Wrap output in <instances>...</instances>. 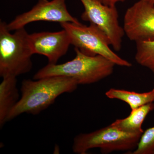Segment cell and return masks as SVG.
I'll return each instance as SVG.
<instances>
[{
    "label": "cell",
    "instance_id": "e0dca14e",
    "mask_svg": "<svg viewBox=\"0 0 154 154\" xmlns=\"http://www.w3.org/2000/svg\"><path fill=\"white\" fill-rule=\"evenodd\" d=\"M153 154H154V151L153 152Z\"/></svg>",
    "mask_w": 154,
    "mask_h": 154
},
{
    "label": "cell",
    "instance_id": "9a60e30c",
    "mask_svg": "<svg viewBox=\"0 0 154 154\" xmlns=\"http://www.w3.org/2000/svg\"><path fill=\"white\" fill-rule=\"evenodd\" d=\"M103 5L109 6H116L117 3L119 2H123L126 0H97Z\"/></svg>",
    "mask_w": 154,
    "mask_h": 154
},
{
    "label": "cell",
    "instance_id": "30bf717a",
    "mask_svg": "<svg viewBox=\"0 0 154 154\" xmlns=\"http://www.w3.org/2000/svg\"><path fill=\"white\" fill-rule=\"evenodd\" d=\"M0 84V126L8 122L9 114L20 99L17 77L2 78Z\"/></svg>",
    "mask_w": 154,
    "mask_h": 154
},
{
    "label": "cell",
    "instance_id": "52a82bcc",
    "mask_svg": "<svg viewBox=\"0 0 154 154\" xmlns=\"http://www.w3.org/2000/svg\"><path fill=\"white\" fill-rule=\"evenodd\" d=\"M40 21L58 22L60 24L80 23L69 13L66 0H38L31 10L18 15L7 24V27L10 31H15L25 28L30 23Z\"/></svg>",
    "mask_w": 154,
    "mask_h": 154
},
{
    "label": "cell",
    "instance_id": "8992f818",
    "mask_svg": "<svg viewBox=\"0 0 154 154\" xmlns=\"http://www.w3.org/2000/svg\"><path fill=\"white\" fill-rule=\"evenodd\" d=\"M84 11L81 18L83 21L94 24L105 33L116 51L121 49L124 29L119 22L118 11L116 6L103 5L97 0H79Z\"/></svg>",
    "mask_w": 154,
    "mask_h": 154
},
{
    "label": "cell",
    "instance_id": "9c48e42d",
    "mask_svg": "<svg viewBox=\"0 0 154 154\" xmlns=\"http://www.w3.org/2000/svg\"><path fill=\"white\" fill-rule=\"evenodd\" d=\"M29 38L33 54L46 57L50 64H57L66 54L71 45L68 33L64 29L57 32L43 31L29 34Z\"/></svg>",
    "mask_w": 154,
    "mask_h": 154
},
{
    "label": "cell",
    "instance_id": "2e32d148",
    "mask_svg": "<svg viewBox=\"0 0 154 154\" xmlns=\"http://www.w3.org/2000/svg\"><path fill=\"white\" fill-rule=\"evenodd\" d=\"M146 1H147L151 3L152 4H154V0H146Z\"/></svg>",
    "mask_w": 154,
    "mask_h": 154
},
{
    "label": "cell",
    "instance_id": "6da1fadb",
    "mask_svg": "<svg viewBox=\"0 0 154 154\" xmlns=\"http://www.w3.org/2000/svg\"><path fill=\"white\" fill-rule=\"evenodd\" d=\"M79 85L74 79L62 76L23 80L20 99L11 110L8 121L24 113L39 114L62 94L74 92Z\"/></svg>",
    "mask_w": 154,
    "mask_h": 154
},
{
    "label": "cell",
    "instance_id": "4fadbf2b",
    "mask_svg": "<svg viewBox=\"0 0 154 154\" xmlns=\"http://www.w3.org/2000/svg\"><path fill=\"white\" fill-rule=\"evenodd\" d=\"M136 45L135 60L154 74V40L136 42Z\"/></svg>",
    "mask_w": 154,
    "mask_h": 154
},
{
    "label": "cell",
    "instance_id": "ba28073f",
    "mask_svg": "<svg viewBox=\"0 0 154 154\" xmlns=\"http://www.w3.org/2000/svg\"><path fill=\"white\" fill-rule=\"evenodd\" d=\"M125 33L136 43L154 40V4L139 0L125 14Z\"/></svg>",
    "mask_w": 154,
    "mask_h": 154
},
{
    "label": "cell",
    "instance_id": "7c38bea8",
    "mask_svg": "<svg viewBox=\"0 0 154 154\" xmlns=\"http://www.w3.org/2000/svg\"><path fill=\"white\" fill-rule=\"evenodd\" d=\"M107 98L116 99L126 102L131 110L154 102V89L145 93L111 88L105 93Z\"/></svg>",
    "mask_w": 154,
    "mask_h": 154
},
{
    "label": "cell",
    "instance_id": "3957f363",
    "mask_svg": "<svg viewBox=\"0 0 154 154\" xmlns=\"http://www.w3.org/2000/svg\"><path fill=\"white\" fill-rule=\"evenodd\" d=\"M8 29L7 23L0 22V76L17 77L30 71L33 55L29 35L25 28L15 30Z\"/></svg>",
    "mask_w": 154,
    "mask_h": 154
},
{
    "label": "cell",
    "instance_id": "5b68a950",
    "mask_svg": "<svg viewBox=\"0 0 154 154\" xmlns=\"http://www.w3.org/2000/svg\"><path fill=\"white\" fill-rule=\"evenodd\" d=\"M60 25L68 33L71 45L83 52L90 55L102 56L119 66H132L131 63L122 58L111 49L107 36L96 25L90 23L87 26L72 22H64Z\"/></svg>",
    "mask_w": 154,
    "mask_h": 154
},
{
    "label": "cell",
    "instance_id": "8fae6325",
    "mask_svg": "<svg viewBox=\"0 0 154 154\" xmlns=\"http://www.w3.org/2000/svg\"><path fill=\"white\" fill-rule=\"evenodd\" d=\"M154 110V103H149L131 110L128 117L118 119L111 125L123 131L143 133L142 125L147 116Z\"/></svg>",
    "mask_w": 154,
    "mask_h": 154
},
{
    "label": "cell",
    "instance_id": "5bb4252c",
    "mask_svg": "<svg viewBox=\"0 0 154 154\" xmlns=\"http://www.w3.org/2000/svg\"><path fill=\"white\" fill-rule=\"evenodd\" d=\"M154 151V126L144 131L137 148L132 154H153Z\"/></svg>",
    "mask_w": 154,
    "mask_h": 154
},
{
    "label": "cell",
    "instance_id": "277c9868",
    "mask_svg": "<svg viewBox=\"0 0 154 154\" xmlns=\"http://www.w3.org/2000/svg\"><path fill=\"white\" fill-rule=\"evenodd\" d=\"M142 134L123 131L110 124L93 132L77 135L74 139L72 150L78 154H85L89 150L97 148L102 154L131 151L137 147Z\"/></svg>",
    "mask_w": 154,
    "mask_h": 154
},
{
    "label": "cell",
    "instance_id": "7a4b0ae2",
    "mask_svg": "<svg viewBox=\"0 0 154 154\" xmlns=\"http://www.w3.org/2000/svg\"><path fill=\"white\" fill-rule=\"evenodd\" d=\"M74 58L65 63H48L34 75L33 79L62 76L74 79L79 85L97 82L113 73L115 63L101 55H90L75 48Z\"/></svg>",
    "mask_w": 154,
    "mask_h": 154
}]
</instances>
